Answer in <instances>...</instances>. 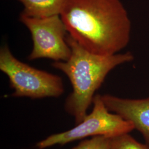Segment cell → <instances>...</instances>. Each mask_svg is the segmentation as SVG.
I'll list each match as a JSON object with an SVG mask.
<instances>
[{"mask_svg": "<svg viewBox=\"0 0 149 149\" xmlns=\"http://www.w3.org/2000/svg\"><path fill=\"white\" fill-rule=\"evenodd\" d=\"M19 21L32 35L33 45L29 60L47 58L65 61L69 59L71 50L66 40L68 31L60 15L38 18L20 14Z\"/></svg>", "mask_w": 149, "mask_h": 149, "instance_id": "5b68a950", "label": "cell"}, {"mask_svg": "<svg viewBox=\"0 0 149 149\" xmlns=\"http://www.w3.org/2000/svg\"><path fill=\"white\" fill-rule=\"evenodd\" d=\"M93 109L84 120L74 128L60 133L55 134L39 141L38 149L54 145H64L89 136L102 135L112 138L129 133L135 129L133 124L116 113H111L102 100L101 95H96L93 100Z\"/></svg>", "mask_w": 149, "mask_h": 149, "instance_id": "277c9868", "label": "cell"}, {"mask_svg": "<svg viewBox=\"0 0 149 149\" xmlns=\"http://www.w3.org/2000/svg\"><path fill=\"white\" fill-rule=\"evenodd\" d=\"M111 149H149L148 145L139 143L128 133L110 138Z\"/></svg>", "mask_w": 149, "mask_h": 149, "instance_id": "ba28073f", "label": "cell"}, {"mask_svg": "<svg viewBox=\"0 0 149 149\" xmlns=\"http://www.w3.org/2000/svg\"><path fill=\"white\" fill-rule=\"evenodd\" d=\"M60 17L69 35L92 53H118L130 40L132 23L120 0H66Z\"/></svg>", "mask_w": 149, "mask_h": 149, "instance_id": "6da1fadb", "label": "cell"}, {"mask_svg": "<svg viewBox=\"0 0 149 149\" xmlns=\"http://www.w3.org/2000/svg\"><path fill=\"white\" fill-rule=\"evenodd\" d=\"M101 97L108 109L132 123L135 129L143 135L149 146V97L129 99L111 95Z\"/></svg>", "mask_w": 149, "mask_h": 149, "instance_id": "8992f818", "label": "cell"}, {"mask_svg": "<svg viewBox=\"0 0 149 149\" xmlns=\"http://www.w3.org/2000/svg\"><path fill=\"white\" fill-rule=\"evenodd\" d=\"M109 139L102 135L93 136L90 139L81 141L71 149H111Z\"/></svg>", "mask_w": 149, "mask_h": 149, "instance_id": "9c48e42d", "label": "cell"}, {"mask_svg": "<svg viewBox=\"0 0 149 149\" xmlns=\"http://www.w3.org/2000/svg\"><path fill=\"white\" fill-rule=\"evenodd\" d=\"M24 9L21 14L24 16L43 18L60 15L66 0H18Z\"/></svg>", "mask_w": 149, "mask_h": 149, "instance_id": "52a82bcc", "label": "cell"}, {"mask_svg": "<svg viewBox=\"0 0 149 149\" xmlns=\"http://www.w3.org/2000/svg\"><path fill=\"white\" fill-rule=\"evenodd\" d=\"M66 40L71 50L69 59L65 61H54L52 66L66 74L71 84L72 91L66 99L64 108L74 117L77 125L87 115L96 91L108 74L118 66L133 61L134 57L129 52L110 56L92 53L81 47L69 34Z\"/></svg>", "mask_w": 149, "mask_h": 149, "instance_id": "7a4b0ae2", "label": "cell"}, {"mask_svg": "<svg viewBox=\"0 0 149 149\" xmlns=\"http://www.w3.org/2000/svg\"><path fill=\"white\" fill-rule=\"evenodd\" d=\"M0 70L10 80L12 96L32 99L59 97L64 93L61 77L37 69L17 59L5 44L0 49Z\"/></svg>", "mask_w": 149, "mask_h": 149, "instance_id": "3957f363", "label": "cell"}]
</instances>
